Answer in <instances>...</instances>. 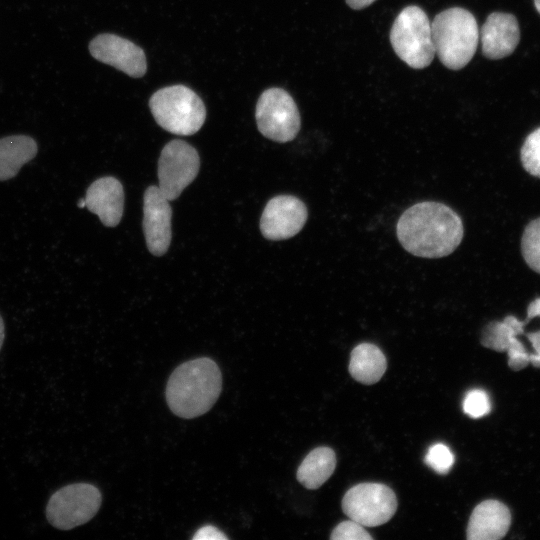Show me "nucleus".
<instances>
[{
	"instance_id": "1",
	"label": "nucleus",
	"mask_w": 540,
	"mask_h": 540,
	"mask_svg": "<svg viewBox=\"0 0 540 540\" xmlns=\"http://www.w3.org/2000/svg\"><path fill=\"white\" fill-rule=\"evenodd\" d=\"M396 231L403 248L423 258L451 254L464 234L459 215L447 205L431 201L408 208L399 218Z\"/></svg>"
},
{
	"instance_id": "2",
	"label": "nucleus",
	"mask_w": 540,
	"mask_h": 540,
	"mask_svg": "<svg viewBox=\"0 0 540 540\" xmlns=\"http://www.w3.org/2000/svg\"><path fill=\"white\" fill-rule=\"evenodd\" d=\"M222 389V375L218 365L202 357L179 365L170 375L166 386V400L177 416L191 419L208 412Z\"/></svg>"
},
{
	"instance_id": "3",
	"label": "nucleus",
	"mask_w": 540,
	"mask_h": 540,
	"mask_svg": "<svg viewBox=\"0 0 540 540\" xmlns=\"http://www.w3.org/2000/svg\"><path fill=\"white\" fill-rule=\"evenodd\" d=\"M431 32L435 54L447 68L459 70L474 56L479 28L468 10L460 7L443 10L434 17Z\"/></svg>"
},
{
	"instance_id": "4",
	"label": "nucleus",
	"mask_w": 540,
	"mask_h": 540,
	"mask_svg": "<svg viewBox=\"0 0 540 540\" xmlns=\"http://www.w3.org/2000/svg\"><path fill=\"white\" fill-rule=\"evenodd\" d=\"M149 107L158 125L177 135L195 134L206 118L203 101L184 85L159 89L151 96Z\"/></svg>"
},
{
	"instance_id": "5",
	"label": "nucleus",
	"mask_w": 540,
	"mask_h": 540,
	"mask_svg": "<svg viewBox=\"0 0 540 540\" xmlns=\"http://www.w3.org/2000/svg\"><path fill=\"white\" fill-rule=\"evenodd\" d=\"M390 42L397 56L414 69L432 62L435 50L431 23L420 7H405L396 17L390 31Z\"/></svg>"
},
{
	"instance_id": "6",
	"label": "nucleus",
	"mask_w": 540,
	"mask_h": 540,
	"mask_svg": "<svg viewBox=\"0 0 540 540\" xmlns=\"http://www.w3.org/2000/svg\"><path fill=\"white\" fill-rule=\"evenodd\" d=\"M102 496L89 483L66 485L54 492L46 507L50 524L57 529L70 530L88 522L98 512Z\"/></svg>"
},
{
	"instance_id": "7",
	"label": "nucleus",
	"mask_w": 540,
	"mask_h": 540,
	"mask_svg": "<svg viewBox=\"0 0 540 540\" xmlns=\"http://www.w3.org/2000/svg\"><path fill=\"white\" fill-rule=\"evenodd\" d=\"M255 117L260 133L276 142H289L300 130L301 119L297 105L282 88H269L260 95Z\"/></svg>"
},
{
	"instance_id": "8",
	"label": "nucleus",
	"mask_w": 540,
	"mask_h": 540,
	"mask_svg": "<svg viewBox=\"0 0 540 540\" xmlns=\"http://www.w3.org/2000/svg\"><path fill=\"white\" fill-rule=\"evenodd\" d=\"M397 509L393 490L381 483H360L350 488L342 499L343 512L353 521L375 527L389 521Z\"/></svg>"
},
{
	"instance_id": "9",
	"label": "nucleus",
	"mask_w": 540,
	"mask_h": 540,
	"mask_svg": "<svg viewBox=\"0 0 540 540\" xmlns=\"http://www.w3.org/2000/svg\"><path fill=\"white\" fill-rule=\"evenodd\" d=\"M200 159L194 147L182 140L168 142L158 161L161 193L169 200L177 199L199 172Z\"/></svg>"
},
{
	"instance_id": "10",
	"label": "nucleus",
	"mask_w": 540,
	"mask_h": 540,
	"mask_svg": "<svg viewBox=\"0 0 540 540\" xmlns=\"http://www.w3.org/2000/svg\"><path fill=\"white\" fill-rule=\"evenodd\" d=\"M307 216V208L300 199L279 195L266 204L260 219V230L266 239L285 240L303 228Z\"/></svg>"
},
{
	"instance_id": "11",
	"label": "nucleus",
	"mask_w": 540,
	"mask_h": 540,
	"mask_svg": "<svg viewBox=\"0 0 540 540\" xmlns=\"http://www.w3.org/2000/svg\"><path fill=\"white\" fill-rule=\"evenodd\" d=\"M89 51L96 60L131 77L139 78L146 73L144 51L130 40L118 35L104 33L96 36L89 44Z\"/></svg>"
},
{
	"instance_id": "12",
	"label": "nucleus",
	"mask_w": 540,
	"mask_h": 540,
	"mask_svg": "<svg viewBox=\"0 0 540 540\" xmlns=\"http://www.w3.org/2000/svg\"><path fill=\"white\" fill-rule=\"evenodd\" d=\"M172 209L159 187L149 186L143 198V231L151 254L162 256L171 242Z\"/></svg>"
},
{
	"instance_id": "13",
	"label": "nucleus",
	"mask_w": 540,
	"mask_h": 540,
	"mask_svg": "<svg viewBox=\"0 0 540 540\" xmlns=\"http://www.w3.org/2000/svg\"><path fill=\"white\" fill-rule=\"evenodd\" d=\"M482 52L489 59H500L510 55L518 45L520 31L515 16L491 13L480 31Z\"/></svg>"
},
{
	"instance_id": "14",
	"label": "nucleus",
	"mask_w": 540,
	"mask_h": 540,
	"mask_svg": "<svg viewBox=\"0 0 540 540\" xmlns=\"http://www.w3.org/2000/svg\"><path fill=\"white\" fill-rule=\"evenodd\" d=\"M85 203L86 208L96 214L104 226H117L124 209L122 184L111 176L95 180L86 191Z\"/></svg>"
},
{
	"instance_id": "15",
	"label": "nucleus",
	"mask_w": 540,
	"mask_h": 540,
	"mask_svg": "<svg viewBox=\"0 0 540 540\" xmlns=\"http://www.w3.org/2000/svg\"><path fill=\"white\" fill-rule=\"evenodd\" d=\"M511 514L498 500H485L471 513L467 526L468 540H499L509 530Z\"/></svg>"
},
{
	"instance_id": "16",
	"label": "nucleus",
	"mask_w": 540,
	"mask_h": 540,
	"mask_svg": "<svg viewBox=\"0 0 540 540\" xmlns=\"http://www.w3.org/2000/svg\"><path fill=\"white\" fill-rule=\"evenodd\" d=\"M38 151L36 141L27 135H11L0 139V181L17 175Z\"/></svg>"
},
{
	"instance_id": "17",
	"label": "nucleus",
	"mask_w": 540,
	"mask_h": 540,
	"mask_svg": "<svg viewBox=\"0 0 540 540\" xmlns=\"http://www.w3.org/2000/svg\"><path fill=\"white\" fill-rule=\"evenodd\" d=\"M386 368V357L374 344L361 343L351 352L349 373L362 384L371 385L378 382Z\"/></svg>"
},
{
	"instance_id": "18",
	"label": "nucleus",
	"mask_w": 540,
	"mask_h": 540,
	"mask_svg": "<svg viewBox=\"0 0 540 540\" xmlns=\"http://www.w3.org/2000/svg\"><path fill=\"white\" fill-rule=\"evenodd\" d=\"M335 467L334 451L329 447H317L300 464L297 480L307 489H317L330 478Z\"/></svg>"
},
{
	"instance_id": "19",
	"label": "nucleus",
	"mask_w": 540,
	"mask_h": 540,
	"mask_svg": "<svg viewBox=\"0 0 540 540\" xmlns=\"http://www.w3.org/2000/svg\"><path fill=\"white\" fill-rule=\"evenodd\" d=\"M526 321L521 322L515 316H506L502 321L488 323L481 334L483 346L498 352L507 350L511 339L524 333Z\"/></svg>"
},
{
	"instance_id": "20",
	"label": "nucleus",
	"mask_w": 540,
	"mask_h": 540,
	"mask_svg": "<svg viewBox=\"0 0 540 540\" xmlns=\"http://www.w3.org/2000/svg\"><path fill=\"white\" fill-rule=\"evenodd\" d=\"M521 250L527 265L540 274V217L526 226L521 239Z\"/></svg>"
},
{
	"instance_id": "21",
	"label": "nucleus",
	"mask_w": 540,
	"mask_h": 540,
	"mask_svg": "<svg viewBox=\"0 0 540 540\" xmlns=\"http://www.w3.org/2000/svg\"><path fill=\"white\" fill-rule=\"evenodd\" d=\"M520 155L524 169L540 178V127L526 137Z\"/></svg>"
},
{
	"instance_id": "22",
	"label": "nucleus",
	"mask_w": 540,
	"mask_h": 540,
	"mask_svg": "<svg viewBox=\"0 0 540 540\" xmlns=\"http://www.w3.org/2000/svg\"><path fill=\"white\" fill-rule=\"evenodd\" d=\"M424 461L437 473L446 474L454 464V455L448 446L436 443L429 447Z\"/></svg>"
},
{
	"instance_id": "23",
	"label": "nucleus",
	"mask_w": 540,
	"mask_h": 540,
	"mask_svg": "<svg viewBox=\"0 0 540 540\" xmlns=\"http://www.w3.org/2000/svg\"><path fill=\"white\" fill-rule=\"evenodd\" d=\"M463 410L471 418H480L489 413L490 400L487 393L481 389L467 392L463 400Z\"/></svg>"
},
{
	"instance_id": "24",
	"label": "nucleus",
	"mask_w": 540,
	"mask_h": 540,
	"mask_svg": "<svg viewBox=\"0 0 540 540\" xmlns=\"http://www.w3.org/2000/svg\"><path fill=\"white\" fill-rule=\"evenodd\" d=\"M332 540H371L372 536L363 526L353 520L343 521L332 531Z\"/></svg>"
},
{
	"instance_id": "25",
	"label": "nucleus",
	"mask_w": 540,
	"mask_h": 540,
	"mask_svg": "<svg viewBox=\"0 0 540 540\" xmlns=\"http://www.w3.org/2000/svg\"><path fill=\"white\" fill-rule=\"evenodd\" d=\"M506 352L508 354V365L512 370H521L530 363L529 352L526 350L517 336H514L511 339Z\"/></svg>"
},
{
	"instance_id": "26",
	"label": "nucleus",
	"mask_w": 540,
	"mask_h": 540,
	"mask_svg": "<svg viewBox=\"0 0 540 540\" xmlns=\"http://www.w3.org/2000/svg\"><path fill=\"white\" fill-rule=\"evenodd\" d=\"M534 349V353H529V362L536 368H540V330L526 334Z\"/></svg>"
},
{
	"instance_id": "27",
	"label": "nucleus",
	"mask_w": 540,
	"mask_h": 540,
	"mask_svg": "<svg viewBox=\"0 0 540 540\" xmlns=\"http://www.w3.org/2000/svg\"><path fill=\"white\" fill-rule=\"evenodd\" d=\"M194 540H219L227 539V537L216 527L206 525L201 527L193 536Z\"/></svg>"
},
{
	"instance_id": "28",
	"label": "nucleus",
	"mask_w": 540,
	"mask_h": 540,
	"mask_svg": "<svg viewBox=\"0 0 540 540\" xmlns=\"http://www.w3.org/2000/svg\"><path fill=\"white\" fill-rule=\"evenodd\" d=\"M540 317V298L534 299L527 308V321Z\"/></svg>"
},
{
	"instance_id": "29",
	"label": "nucleus",
	"mask_w": 540,
	"mask_h": 540,
	"mask_svg": "<svg viewBox=\"0 0 540 540\" xmlns=\"http://www.w3.org/2000/svg\"><path fill=\"white\" fill-rule=\"evenodd\" d=\"M376 0H346L349 7L355 10H360L370 6Z\"/></svg>"
},
{
	"instance_id": "30",
	"label": "nucleus",
	"mask_w": 540,
	"mask_h": 540,
	"mask_svg": "<svg viewBox=\"0 0 540 540\" xmlns=\"http://www.w3.org/2000/svg\"><path fill=\"white\" fill-rule=\"evenodd\" d=\"M4 336H5V327H4L3 319H2V317L0 315V349H1L3 341H4Z\"/></svg>"
},
{
	"instance_id": "31",
	"label": "nucleus",
	"mask_w": 540,
	"mask_h": 540,
	"mask_svg": "<svg viewBox=\"0 0 540 540\" xmlns=\"http://www.w3.org/2000/svg\"><path fill=\"white\" fill-rule=\"evenodd\" d=\"M78 207L84 208L86 207L85 198L78 201Z\"/></svg>"
},
{
	"instance_id": "32",
	"label": "nucleus",
	"mask_w": 540,
	"mask_h": 540,
	"mask_svg": "<svg viewBox=\"0 0 540 540\" xmlns=\"http://www.w3.org/2000/svg\"><path fill=\"white\" fill-rule=\"evenodd\" d=\"M535 7L537 11L540 13V0H534Z\"/></svg>"
}]
</instances>
